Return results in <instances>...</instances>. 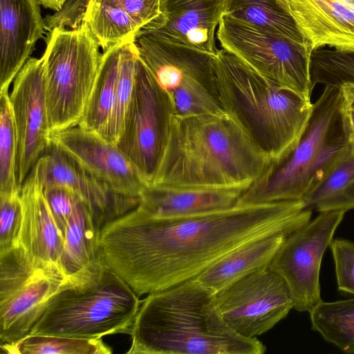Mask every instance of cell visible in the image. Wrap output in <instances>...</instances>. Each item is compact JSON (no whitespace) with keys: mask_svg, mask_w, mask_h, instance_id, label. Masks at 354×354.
Segmentation results:
<instances>
[{"mask_svg":"<svg viewBox=\"0 0 354 354\" xmlns=\"http://www.w3.org/2000/svg\"><path fill=\"white\" fill-rule=\"evenodd\" d=\"M302 200L241 204L218 212L153 217L139 206L106 224L100 245L107 265L138 295L196 277L232 251L308 223Z\"/></svg>","mask_w":354,"mask_h":354,"instance_id":"1","label":"cell"},{"mask_svg":"<svg viewBox=\"0 0 354 354\" xmlns=\"http://www.w3.org/2000/svg\"><path fill=\"white\" fill-rule=\"evenodd\" d=\"M129 354H263L257 337L235 332L223 318L216 294L196 278L148 294L131 329Z\"/></svg>","mask_w":354,"mask_h":354,"instance_id":"2","label":"cell"},{"mask_svg":"<svg viewBox=\"0 0 354 354\" xmlns=\"http://www.w3.org/2000/svg\"><path fill=\"white\" fill-rule=\"evenodd\" d=\"M270 161L227 113L174 115L167 147L153 184L249 187Z\"/></svg>","mask_w":354,"mask_h":354,"instance_id":"3","label":"cell"},{"mask_svg":"<svg viewBox=\"0 0 354 354\" xmlns=\"http://www.w3.org/2000/svg\"><path fill=\"white\" fill-rule=\"evenodd\" d=\"M354 147L341 88L325 86L313 104L308 121L295 145L270 161L245 191L241 204L302 200L317 188Z\"/></svg>","mask_w":354,"mask_h":354,"instance_id":"4","label":"cell"},{"mask_svg":"<svg viewBox=\"0 0 354 354\" xmlns=\"http://www.w3.org/2000/svg\"><path fill=\"white\" fill-rule=\"evenodd\" d=\"M217 79L225 112L271 161L295 145L311 113L310 99L260 75L223 48L217 54Z\"/></svg>","mask_w":354,"mask_h":354,"instance_id":"5","label":"cell"},{"mask_svg":"<svg viewBox=\"0 0 354 354\" xmlns=\"http://www.w3.org/2000/svg\"><path fill=\"white\" fill-rule=\"evenodd\" d=\"M102 254L68 276L28 335L102 338L130 333L142 300Z\"/></svg>","mask_w":354,"mask_h":354,"instance_id":"6","label":"cell"},{"mask_svg":"<svg viewBox=\"0 0 354 354\" xmlns=\"http://www.w3.org/2000/svg\"><path fill=\"white\" fill-rule=\"evenodd\" d=\"M99 47L83 21L48 32L41 57L52 133L79 124L98 73Z\"/></svg>","mask_w":354,"mask_h":354,"instance_id":"7","label":"cell"},{"mask_svg":"<svg viewBox=\"0 0 354 354\" xmlns=\"http://www.w3.org/2000/svg\"><path fill=\"white\" fill-rule=\"evenodd\" d=\"M138 55L168 95L176 116L226 113L218 86L217 55L158 37L135 39Z\"/></svg>","mask_w":354,"mask_h":354,"instance_id":"8","label":"cell"},{"mask_svg":"<svg viewBox=\"0 0 354 354\" xmlns=\"http://www.w3.org/2000/svg\"><path fill=\"white\" fill-rule=\"evenodd\" d=\"M216 37L223 48L260 75L310 100L312 50L308 42L260 31L223 15Z\"/></svg>","mask_w":354,"mask_h":354,"instance_id":"9","label":"cell"},{"mask_svg":"<svg viewBox=\"0 0 354 354\" xmlns=\"http://www.w3.org/2000/svg\"><path fill=\"white\" fill-rule=\"evenodd\" d=\"M174 115L168 95L138 57L134 91L116 145L147 185L155 181Z\"/></svg>","mask_w":354,"mask_h":354,"instance_id":"10","label":"cell"},{"mask_svg":"<svg viewBox=\"0 0 354 354\" xmlns=\"http://www.w3.org/2000/svg\"><path fill=\"white\" fill-rule=\"evenodd\" d=\"M345 211L320 212L285 237L270 268L287 283L293 309L310 311L321 300L319 272L323 255Z\"/></svg>","mask_w":354,"mask_h":354,"instance_id":"11","label":"cell"},{"mask_svg":"<svg viewBox=\"0 0 354 354\" xmlns=\"http://www.w3.org/2000/svg\"><path fill=\"white\" fill-rule=\"evenodd\" d=\"M216 299L226 323L248 338L268 332L293 308L287 283L269 266L217 292Z\"/></svg>","mask_w":354,"mask_h":354,"instance_id":"12","label":"cell"},{"mask_svg":"<svg viewBox=\"0 0 354 354\" xmlns=\"http://www.w3.org/2000/svg\"><path fill=\"white\" fill-rule=\"evenodd\" d=\"M10 101L18 136L17 178L21 187L51 142L43 58L30 57L13 81Z\"/></svg>","mask_w":354,"mask_h":354,"instance_id":"13","label":"cell"},{"mask_svg":"<svg viewBox=\"0 0 354 354\" xmlns=\"http://www.w3.org/2000/svg\"><path fill=\"white\" fill-rule=\"evenodd\" d=\"M41 158L44 185H60L72 190L88 207L101 230L139 205V200L115 192L52 140Z\"/></svg>","mask_w":354,"mask_h":354,"instance_id":"14","label":"cell"},{"mask_svg":"<svg viewBox=\"0 0 354 354\" xmlns=\"http://www.w3.org/2000/svg\"><path fill=\"white\" fill-rule=\"evenodd\" d=\"M51 140L115 192L140 201L147 185L116 145L78 126L53 133Z\"/></svg>","mask_w":354,"mask_h":354,"instance_id":"15","label":"cell"},{"mask_svg":"<svg viewBox=\"0 0 354 354\" xmlns=\"http://www.w3.org/2000/svg\"><path fill=\"white\" fill-rule=\"evenodd\" d=\"M225 6V0H160L159 15L137 35H152L217 55L215 30Z\"/></svg>","mask_w":354,"mask_h":354,"instance_id":"16","label":"cell"},{"mask_svg":"<svg viewBox=\"0 0 354 354\" xmlns=\"http://www.w3.org/2000/svg\"><path fill=\"white\" fill-rule=\"evenodd\" d=\"M44 185L40 157L20 189L23 216L19 247L36 266L62 270L64 239L46 202Z\"/></svg>","mask_w":354,"mask_h":354,"instance_id":"17","label":"cell"},{"mask_svg":"<svg viewBox=\"0 0 354 354\" xmlns=\"http://www.w3.org/2000/svg\"><path fill=\"white\" fill-rule=\"evenodd\" d=\"M294 19L312 52L328 46L354 51V0H277Z\"/></svg>","mask_w":354,"mask_h":354,"instance_id":"18","label":"cell"},{"mask_svg":"<svg viewBox=\"0 0 354 354\" xmlns=\"http://www.w3.org/2000/svg\"><path fill=\"white\" fill-rule=\"evenodd\" d=\"M38 0H0V91L8 89L45 33Z\"/></svg>","mask_w":354,"mask_h":354,"instance_id":"19","label":"cell"},{"mask_svg":"<svg viewBox=\"0 0 354 354\" xmlns=\"http://www.w3.org/2000/svg\"><path fill=\"white\" fill-rule=\"evenodd\" d=\"M248 187H191L147 185L138 206L157 218H176L227 209L236 206Z\"/></svg>","mask_w":354,"mask_h":354,"instance_id":"20","label":"cell"},{"mask_svg":"<svg viewBox=\"0 0 354 354\" xmlns=\"http://www.w3.org/2000/svg\"><path fill=\"white\" fill-rule=\"evenodd\" d=\"M67 277L60 270L39 268L17 290L0 301V344L28 335Z\"/></svg>","mask_w":354,"mask_h":354,"instance_id":"21","label":"cell"},{"mask_svg":"<svg viewBox=\"0 0 354 354\" xmlns=\"http://www.w3.org/2000/svg\"><path fill=\"white\" fill-rule=\"evenodd\" d=\"M294 230L279 232L245 244L221 258L195 278L216 294L270 266L286 235Z\"/></svg>","mask_w":354,"mask_h":354,"instance_id":"22","label":"cell"},{"mask_svg":"<svg viewBox=\"0 0 354 354\" xmlns=\"http://www.w3.org/2000/svg\"><path fill=\"white\" fill-rule=\"evenodd\" d=\"M122 44L103 51L93 88L77 125L104 139L115 102Z\"/></svg>","mask_w":354,"mask_h":354,"instance_id":"23","label":"cell"},{"mask_svg":"<svg viewBox=\"0 0 354 354\" xmlns=\"http://www.w3.org/2000/svg\"><path fill=\"white\" fill-rule=\"evenodd\" d=\"M100 233L88 207L80 199L68 221L59 261L66 277L82 270L102 254Z\"/></svg>","mask_w":354,"mask_h":354,"instance_id":"24","label":"cell"},{"mask_svg":"<svg viewBox=\"0 0 354 354\" xmlns=\"http://www.w3.org/2000/svg\"><path fill=\"white\" fill-rule=\"evenodd\" d=\"M224 15L260 31L308 42L277 0H225Z\"/></svg>","mask_w":354,"mask_h":354,"instance_id":"25","label":"cell"},{"mask_svg":"<svg viewBox=\"0 0 354 354\" xmlns=\"http://www.w3.org/2000/svg\"><path fill=\"white\" fill-rule=\"evenodd\" d=\"M100 47L106 50L135 39L141 27L123 9L101 0H91L82 21Z\"/></svg>","mask_w":354,"mask_h":354,"instance_id":"26","label":"cell"},{"mask_svg":"<svg viewBox=\"0 0 354 354\" xmlns=\"http://www.w3.org/2000/svg\"><path fill=\"white\" fill-rule=\"evenodd\" d=\"M302 201L305 209L319 212L354 209V147Z\"/></svg>","mask_w":354,"mask_h":354,"instance_id":"27","label":"cell"},{"mask_svg":"<svg viewBox=\"0 0 354 354\" xmlns=\"http://www.w3.org/2000/svg\"><path fill=\"white\" fill-rule=\"evenodd\" d=\"M312 329L347 353H354V298L326 302L309 311Z\"/></svg>","mask_w":354,"mask_h":354,"instance_id":"28","label":"cell"},{"mask_svg":"<svg viewBox=\"0 0 354 354\" xmlns=\"http://www.w3.org/2000/svg\"><path fill=\"white\" fill-rule=\"evenodd\" d=\"M8 354H110L111 348L101 338L28 335L12 343L1 344Z\"/></svg>","mask_w":354,"mask_h":354,"instance_id":"29","label":"cell"},{"mask_svg":"<svg viewBox=\"0 0 354 354\" xmlns=\"http://www.w3.org/2000/svg\"><path fill=\"white\" fill-rule=\"evenodd\" d=\"M0 195L20 192L17 167L18 136L8 89L0 91Z\"/></svg>","mask_w":354,"mask_h":354,"instance_id":"30","label":"cell"},{"mask_svg":"<svg viewBox=\"0 0 354 354\" xmlns=\"http://www.w3.org/2000/svg\"><path fill=\"white\" fill-rule=\"evenodd\" d=\"M135 39L123 42L115 102L105 140L116 145L133 97L138 60Z\"/></svg>","mask_w":354,"mask_h":354,"instance_id":"31","label":"cell"},{"mask_svg":"<svg viewBox=\"0 0 354 354\" xmlns=\"http://www.w3.org/2000/svg\"><path fill=\"white\" fill-rule=\"evenodd\" d=\"M312 84L342 87L354 84V51L319 48L310 55Z\"/></svg>","mask_w":354,"mask_h":354,"instance_id":"32","label":"cell"},{"mask_svg":"<svg viewBox=\"0 0 354 354\" xmlns=\"http://www.w3.org/2000/svg\"><path fill=\"white\" fill-rule=\"evenodd\" d=\"M38 268L20 247L0 253V301L17 290Z\"/></svg>","mask_w":354,"mask_h":354,"instance_id":"33","label":"cell"},{"mask_svg":"<svg viewBox=\"0 0 354 354\" xmlns=\"http://www.w3.org/2000/svg\"><path fill=\"white\" fill-rule=\"evenodd\" d=\"M22 216L20 192L0 195V253L19 246Z\"/></svg>","mask_w":354,"mask_h":354,"instance_id":"34","label":"cell"},{"mask_svg":"<svg viewBox=\"0 0 354 354\" xmlns=\"http://www.w3.org/2000/svg\"><path fill=\"white\" fill-rule=\"evenodd\" d=\"M44 186L46 202L64 239L68 221L80 198L65 186L60 185Z\"/></svg>","mask_w":354,"mask_h":354,"instance_id":"35","label":"cell"},{"mask_svg":"<svg viewBox=\"0 0 354 354\" xmlns=\"http://www.w3.org/2000/svg\"><path fill=\"white\" fill-rule=\"evenodd\" d=\"M339 290L354 295V243L338 239L330 244Z\"/></svg>","mask_w":354,"mask_h":354,"instance_id":"36","label":"cell"},{"mask_svg":"<svg viewBox=\"0 0 354 354\" xmlns=\"http://www.w3.org/2000/svg\"><path fill=\"white\" fill-rule=\"evenodd\" d=\"M91 1L67 0L59 10L44 18L46 30L50 32L56 28H77L82 23L84 12Z\"/></svg>","mask_w":354,"mask_h":354,"instance_id":"37","label":"cell"},{"mask_svg":"<svg viewBox=\"0 0 354 354\" xmlns=\"http://www.w3.org/2000/svg\"><path fill=\"white\" fill-rule=\"evenodd\" d=\"M123 9L141 28L160 13V0H101Z\"/></svg>","mask_w":354,"mask_h":354,"instance_id":"38","label":"cell"},{"mask_svg":"<svg viewBox=\"0 0 354 354\" xmlns=\"http://www.w3.org/2000/svg\"><path fill=\"white\" fill-rule=\"evenodd\" d=\"M344 109L354 140V84H347L342 87Z\"/></svg>","mask_w":354,"mask_h":354,"instance_id":"39","label":"cell"},{"mask_svg":"<svg viewBox=\"0 0 354 354\" xmlns=\"http://www.w3.org/2000/svg\"><path fill=\"white\" fill-rule=\"evenodd\" d=\"M67 0H38L39 3L55 12L59 10Z\"/></svg>","mask_w":354,"mask_h":354,"instance_id":"40","label":"cell"}]
</instances>
